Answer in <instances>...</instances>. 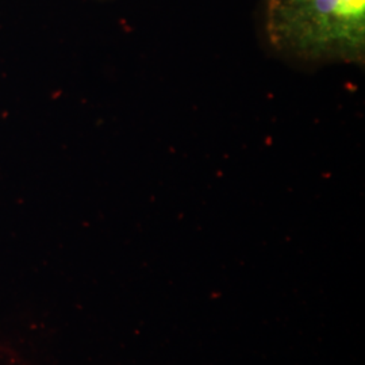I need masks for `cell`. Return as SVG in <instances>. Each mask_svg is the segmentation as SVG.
I'll list each match as a JSON object with an SVG mask.
<instances>
[{"label": "cell", "instance_id": "1", "mask_svg": "<svg viewBox=\"0 0 365 365\" xmlns=\"http://www.w3.org/2000/svg\"><path fill=\"white\" fill-rule=\"evenodd\" d=\"M264 29L288 57L364 64L365 0H265Z\"/></svg>", "mask_w": 365, "mask_h": 365}, {"label": "cell", "instance_id": "2", "mask_svg": "<svg viewBox=\"0 0 365 365\" xmlns=\"http://www.w3.org/2000/svg\"><path fill=\"white\" fill-rule=\"evenodd\" d=\"M0 365H22V363L16 353L6 348H0Z\"/></svg>", "mask_w": 365, "mask_h": 365}]
</instances>
